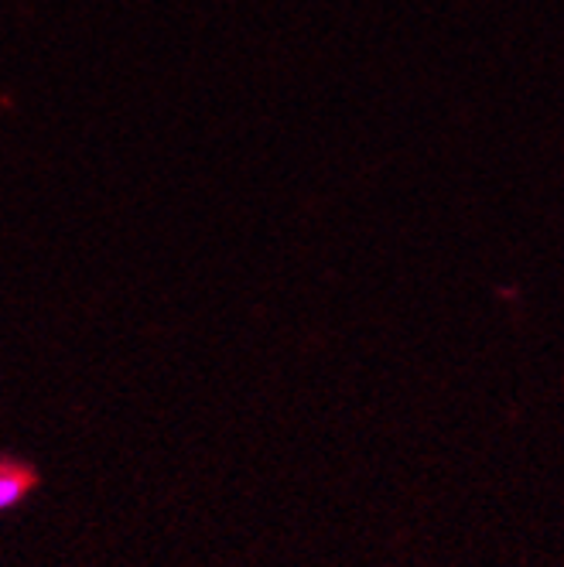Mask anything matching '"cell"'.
Returning <instances> with one entry per match:
<instances>
[{
	"mask_svg": "<svg viewBox=\"0 0 564 567\" xmlns=\"http://www.w3.org/2000/svg\"><path fill=\"white\" fill-rule=\"evenodd\" d=\"M28 493V478L18 472H0V509H11L24 499Z\"/></svg>",
	"mask_w": 564,
	"mask_h": 567,
	"instance_id": "6da1fadb",
	"label": "cell"
}]
</instances>
